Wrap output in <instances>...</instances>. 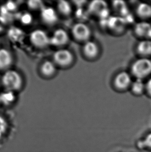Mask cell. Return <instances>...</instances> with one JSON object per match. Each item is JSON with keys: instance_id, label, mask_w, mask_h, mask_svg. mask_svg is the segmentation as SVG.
Segmentation results:
<instances>
[{"instance_id": "cell-9", "label": "cell", "mask_w": 151, "mask_h": 152, "mask_svg": "<svg viewBox=\"0 0 151 152\" xmlns=\"http://www.w3.org/2000/svg\"><path fill=\"white\" fill-rule=\"evenodd\" d=\"M114 82L116 86L119 88H125L131 84V76L127 72H121L116 75Z\"/></svg>"}, {"instance_id": "cell-4", "label": "cell", "mask_w": 151, "mask_h": 152, "mask_svg": "<svg viewBox=\"0 0 151 152\" xmlns=\"http://www.w3.org/2000/svg\"><path fill=\"white\" fill-rule=\"evenodd\" d=\"M73 59L72 53L65 49L58 50L53 55L54 61L60 66H68L72 62Z\"/></svg>"}, {"instance_id": "cell-17", "label": "cell", "mask_w": 151, "mask_h": 152, "mask_svg": "<svg viewBox=\"0 0 151 152\" xmlns=\"http://www.w3.org/2000/svg\"><path fill=\"white\" fill-rule=\"evenodd\" d=\"M145 87L143 80L141 78H137L132 84V90L136 94H140Z\"/></svg>"}, {"instance_id": "cell-15", "label": "cell", "mask_w": 151, "mask_h": 152, "mask_svg": "<svg viewBox=\"0 0 151 152\" xmlns=\"http://www.w3.org/2000/svg\"><path fill=\"white\" fill-rule=\"evenodd\" d=\"M138 12L143 17L151 16V6L145 3L140 4L138 7Z\"/></svg>"}, {"instance_id": "cell-3", "label": "cell", "mask_w": 151, "mask_h": 152, "mask_svg": "<svg viewBox=\"0 0 151 152\" xmlns=\"http://www.w3.org/2000/svg\"><path fill=\"white\" fill-rule=\"evenodd\" d=\"M30 39L31 43L37 48H43L50 44V37L45 31L36 29L30 34Z\"/></svg>"}, {"instance_id": "cell-8", "label": "cell", "mask_w": 151, "mask_h": 152, "mask_svg": "<svg viewBox=\"0 0 151 152\" xmlns=\"http://www.w3.org/2000/svg\"><path fill=\"white\" fill-rule=\"evenodd\" d=\"M12 63V57L10 51L5 48L0 49V69H6Z\"/></svg>"}, {"instance_id": "cell-2", "label": "cell", "mask_w": 151, "mask_h": 152, "mask_svg": "<svg viewBox=\"0 0 151 152\" xmlns=\"http://www.w3.org/2000/svg\"><path fill=\"white\" fill-rule=\"evenodd\" d=\"M132 72L137 78L144 77L151 72V61L147 58L137 60L132 66Z\"/></svg>"}, {"instance_id": "cell-1", "label": "cell", "mask_w": 151, "mask_h": 152, "mask_svg": "<svg viewBox=\"0 0 151 152\" xmlns=\"http://www.w3.org/2000/svg\"><path fill=\"white\" fill-rule=\"evenodd\" d=\"M2 82L6 90L12 91L18 90L23 85V78L16 71L9 70L3 75Z\"/></svg>"}, {"instance_id": "cell-16", "label": "cell", "mask_w": 151, "mask_h": 152, "mask_svg": "<svg viewBox=\"0 0 151 152\" xmlns=\"http://www.w3.org/2000/svg\"><path fill=\"white\" fill-rule=\"evenodd\" d=\"M57 8L60 12L64 15L69 14L72 10L70 5L65 1H59L57 4Z\"/></svg>"}, {"instance_id": "cell-23", "label": "cell", "mask_w": 151, "mask_h": 152, "mask_svg": "<svg viewBox=\"0 0 151 152\" xmlns=\"http://www.w3.org/2000/svg\"><path fill=\"white\" fill-rule=\"evenodd\" d=\"M145 87L147 89L148 92L151 95V78L147 81L145 85Z\"/></svg>"}, {"instance_id": "cell-24", "label": "cell", "mask_w": 151, "mask_h": 152, "mask_svg": "<svg viewBox=\"0 0 151 152\" xmlns=\"http://www.w3.org/2000/svg\"><path fill=\"white\" fill-rule=\"evenodd\" d=\"M2 24H3V23L0 21V32H1L3 30V26Z\"/></svg>"}, {"instance_id": "cell-11", "label": "cell", "mask_w": 151, "mask_h": 152, "mask_svg": "<svg viewBox=\"0 0 151 152\" xmlns=\"http://www.w3.org/2000/svg\"><path fill=\"white\" fill-rule=\"evenodd\" d=\"M16 99L14 91L6 90L0 93V104L9 105L14 102Z\"/></svg>"}, {"instance_id": "cell-19", "label": "cell", "mask_w": 151, "mask_h": 152, "mask_svg": "<svg viewBox=\"0 0 151 152\" xmlns=\"http://www.w3.org/2000/svg\"><path fill=\"white\" fill-rule=\"evenodd\" d=\"M7 129V123L4 117L0 115V137L5 134Z\"/></svg>"}, {"instance_id": "cell-6", "label": "cell", "mask_w": 151, "mask_h": 152, "mask_svg": "<svg viewBox=\"0 0 151 152\" xmlns=\"http://www.w3.org/2000/svg\"><path fill=\"white\" fill-rule=\"evenodd\" d=\"M73 33L74 37L77 39L84 41L88 39L90 37V30L88 26L85 24L78 23L73 27Z\"/></svg>"}, {"instance_id": "cell-20", "label": "cell", "mask_w": 151, "mask_h": 152, "mask_svg": "<svg viewBox=\"0 0 151 152\" xmlns=\"http://www.w3.org/2000/svg\"><path fill=\"white\" fill-rule=\"evenodd\" d=\"M41 2L39 1H31L28 2V5L32 9H37L41 7Z\"/></svg>"}, {"instance_id": "cell-14", "label": "cell", "mask_w": 151, "mask_h": 152, "mask_svg": "<svg viewBox=\"0 0 151 152\" xmlns=\"http://www.w3.org/2000/svg\"><path fill=\"white\" fill-rule=\"evenodd\" d=\"M136 30L140 35L149 36L151 34V26L146 23H142L138 25Z\"/></svg>"}, {"instance_id": "cell-5", "label": "cell", "mask_w": 151, "mask_h": 152, "mask_svg": "<svg viewBox=\"0 0 151 152\" xmlns=\"http://www.w3.org/2000/svg\"><path fill=\"white\" fill-rule=\"evenodd\" d=\"M68 38L65 30L62 29H57L50 37V44L56 46L64 45L68 42Z\"/></svg>"}, {"instance_id": "cell-12", "label": "cell", "mask_w": 151, "mask_h": 152, "mask_svg": "<svg viewBox=\"0 0 151 152\" xmlns=\"http://www.w3.org/2000/svg\"><path fill=\"white\" fill-rule=\"evenodd\" d=\"M55 70L54 64L50 61H46L41 66V71L46 76H50L53 75L55 73Z\"/></svg>"}, {"instance_id": "cell-10", "label": "cell", "mask_w": 151, "mask_h": 152, "mask_svg": "<svg viewBox=\"0 0 151 152\" xmlns=\"http://www.w3.org/2000/svg\"><path fill=\"white\" fill-rule=\"evenodd\" d=\"M83 51L88 57H93L98 53V46L94 42L86 41L83 46Z\"/></svg>"}, {"instance_id": "cell-13", "label": "cell", "mask_w": 151, "mask_h": 152, "mask_svg": "<svg viewBox=\"0 0 151 152\" xmlns=\"http://www.w3.org/2000/svg\"><path fill=\"white\" fill-rule=\"evenodd\" d=\"M138 50L140 53L144 55H148L151 54V41L149 40L142 41L139 43Z\"/></svg>"}, {"instance_id": "cell-7", "label": "cell", "mask_w": 151, "mask_h": 152, "mask_svg": "<svg viewBox=\"0 0 151 152\" xmlns=\"http://www.w3.org/2000/svg\"><path fill=\"white\" fill-rule=\"evenodd\" d=\"M41 18L48 25H53L57 21V15L52 7H43L41 11Z\"/></svg>"}, {"instance_id": "cell-21", "label": "cell", "mask_w": 151, "mask_h": 152, "mask_svg": "<svg viewBox=\"0 0 151 152\" xmlns=\"http://www.w3.org/2000/svg\"><path fill=\"white\" fill-rule=\"evenodd\" d=\"M5 6L10 12H12L16 9V4L12 2H8Z\"/></svg>"}, {"instance_id": "cell-18", "label": "cell", "mask_w": 151, "mask_h": 152, "mask_svg": "<svg viewBox=\"0 0 151 152\" xmlns=\"http://www.w3.org/2000/svg\"><path fill=\"white\" fill-rule=\"evenodd\" d=\"M19 18H20L21 22L24 25L30 24L33 20L32 16L29 12H25L23 14L21 15Z\"/></svg>"}, {"instance_id": "cell-22", "label": "cell", "mask_w": 151, "mask_h": 152, "mask_svg": "<svg viewBox=\"0 0 151 152\" xmlns=\"http://www.w3.org/2000/svg\"><path fill=\"white\" fill-rule=\"evenodd\" d=\"M144 142L147 146L151 148V134H150L147 137Z\"/></svg>"}]
</instances>
